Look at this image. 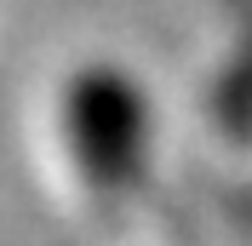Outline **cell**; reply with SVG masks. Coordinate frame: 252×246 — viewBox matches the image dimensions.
<instances>
[{"instance_id": "obj_1", "label": "cell", "mask_w": 252, "mask_h": 246, "mask_svg": "<svg viewBox=\"0 0 252 246\" xmlns=\"http://www.w3.org/2000/svg\"><path fill=\"white\" fill-rule=\"evenodd\" d=\"M69 143L97 200H121L143 172V92L121 69H80L69 80Z\"/></svg>"}]
</instances>
